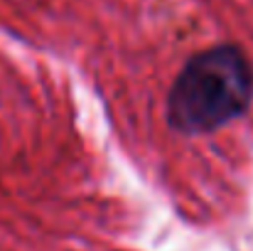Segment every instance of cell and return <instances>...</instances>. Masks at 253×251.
<instances>
[{"label":"cell","instance_id":"cell-1","mask_svg":"<svg viewBox=\"0 0 253 251\" xmlns=\"http://www.w3.org/2000/svg\"><path fill=\"white\" fill-rule=\"evenodd\" d=\"M253 103V67L239 45H214L192 54L165 96L169 131L187 138L216 136L241 121Z\"/></svg>","mask_w":253,"mask_h":251}]
</instances>
